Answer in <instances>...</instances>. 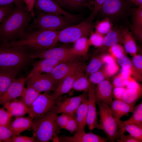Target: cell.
Segmentation results:
<instances>
[{
  "label": "cell",
  "mask_w": 142,
  "mask_h": 142,
  "mask_svg": "<svg viewBox=\"0 0 142 142\" xmlns=\"http://www.w3.org/2000/svg\"><path fill=\"white\" fill-rule=\"evenodd\" d=\"M23 2L15 4L0 26V44L20 39L27 31L33 17Z\"/></svg>",
  "instance_id": "1"
},
{
  "label": "cell",
  "mask_w": 142,
  "mask_h": 142,
  "mask_svg": "<svg viewBox=\"0 0 142 142\" xmlns=\"http://www.w3.org/2000/svg\"><path fill=\"white\" fill-rule=\"evenodd\" d=\"M58 32L46 30L27 31L19 39L0 44L22 47L30 53L54 47L58 42Z\"/></svg>",
  "instance_id": "2"
},
{
  "label": "cell",
  "mask_w": 142,
  "mask_h": 142,
  "mask_svg": "<svg viewBox=\"0 0 142 142\" xmlns=\"http://www.w3.org/2000/svg\"><path fill=\"white\" fill-rule=\"evenodd\" d=\"M24 49L18 47L0 46V69L18 76L32 66L34 59Z\"/></svg>",
  "instance_id": "3"
},
{
  "label": "cell",
  "mask_w": 142,
  "mask_h": 142,
  "mask_svg": "<svg viewBox=\"0 0 142 142\" xmlns=\"http://www.w3.org/2000/svg\"><path fill=\"white\" fill-rule=\"evenodd\" d=\"M58 105L43 117L33 119L31 128L36 142H48L58 135L60 128L55 119Z\"/></svg>",
  "instance_id": "4"
},
{
  "label": "cell",
  "mask_w": 142,
  "mask_h": 142,
  "mask_svg": "<svg viewBox=\"0 0 142 142\" xmlns=\"http://www.w3.org/2000/svg\"><path fill=\"white\" fill-rule=\"evenodd\" d=\"M96 103L100 116L98 129L103 130L110 142H114L119 138L121 135L125 133L121 127V120L114 117L108 104L102 102H97Z\"/></svg>",
  "instance_id": "5"
},
{
  "label": "cell",
  "mask_w": 142,
  "mask_h": 142,
  "mask_svg": "<svg viewBox=\"0 0 142 142\" xmlns=\"http://www.w3.org/2000/svg\"><path fill=\"white\" fill-rule=\"evenodd\" d=\"M130 0H106L97 16L100 19L107 17L113 23L127 21L133 8Z\"/></svg>",
  "instance_id": "6"
},
{
  "label": "cell",
  "mask_w": 142,
  "mask_h": 142,
  "mask_svg": "<svg viewBox=\"0 0 142 142\" xmlns=\"http://www.w3.org/2000/svg\"><path fill=\"white\" fill-rule=\"evenodd\" d=\"M35 19L34 24L38 30L59 31L74 22L61 14L45 13L34 9Z\"/></svg>",
  "instance_id": "7"
},
{
  "label": "cell",
  "mask_w": 142,
  "mask_h": 142,
  "mask_svg": "<svg viewBox=\"0 0 142 142\" xmlns=\"http://www.w3.org/2000/svg\"><path fill=\"white\" fill-rule=\"evenodd\" d=\"M65 98L62 96L55 99L52 97L49 93H40L28 108L29 117L33 119L43 117Z\"/></svg>",
  "instance_id": "8"
},
{
  "label": "cell",
  "mask_w": 142,
  "mask_h": 142,
  "mask_svg": "<svg viewBox=\"0 0 142 142\" xmlns=\"http://www.w3.org/2000/svg\"><path fill=\"white\" fill-rule=\"evenodd\" d=\"M94 26L88 19L76 25L67 26L58 32V40L63 43H74L79 39L90 35Z\"/></svg>",
  "instance_id": "9"
},
{
  "label": "cell",
  "mask_w": 142,
  "mask_h": 142,
  "mask_svg": "<svg viewBox=\"0 0 142 142\" xmlns=\"http://www.w3.org/2000/svg\"><path fill=\"white\" fill-rule=\"evenodd\" d=\"M30 56L35 59H50L64 62L81 60L78 55L72 48L53 47L48 49L31 53Z\"/></svg>",
  "instance_id": "10"
},
{
  "label": "cell",
  "mask_w": 142,
  "mask_h": 142,
  "mask_svg": "<svg viewBox=\"0 0 142 142\" xmlns=\"http://www.w3.org/2000/svg\"><path fill=\"white\" fill-rule=\"evenodd\" d=\"M25 83L27 86L33 87L40 93L53 92L58 85L46 73L33 75L28 78Z\"/></svg>",
  "instance_id": "11"
},
{
  "label": "cell",
  "mask_w": 142,
  "mask_h": 142,
  "mask_svg": "<svg viewBox=\"0 0 142 142\" xmlns=\"http://www.w3.org/2000/svg\"><path fill=\"white\" fill-rule=\"evenodd\" d=\"M84 64L81 60L65 62L57 65L49 73H46L59 84L71 73Z\"/></svg>",
  "instance_id": "12"
},
{
  "label": "cell",
  "mask_w": 142,
  "mask_h": 142,
  "mask_svg": "<svg viewBox=\"0 0 142 142\" xmlns=\"http://www.w3.org/2000/svg\"><path fill=\"white\" fill-rule=\"evenodd\" d=\"M95 84L91 83L88 91L87 125L90 130L94 128L98 129V113L97 110L95 98Z\"/></svg>",
  "instance_id": "13"
},
{
  "label": "cell",
  "mask_w": 142,
  "mask_h": 142,
  "mask_svg": "<svg viewBox=\"0 0 142 142\" xmlns=\"http://www.w3.org/2000/svg\"><path fill=\"white\" fill-rule=\"evenodd\" d=\"M86 65L85 64L73 71L60 81L55 90L50 93L52 97L57 98L68 93L73 88V83L76 78L82 73L85 72Z\"/></svg>",
  "instance_id": "14"
},
{
  "label": "cell",
  "mask_w": 142,
  "mask_h": 142,
  "mask_svg": "<svg viewBox=\"0 0 142 142\" xmlns=\"http://www.w3.org/2000/svg\"><path fill=\"white\" fill-rule=\"evenodd\" d=\"M34 9L45 13L59 14L71 19L74 22H77L78 17L63 10L54 0H35Z\"/></svg>",
  "instance_id": "15"
},
{
  "label": "cell",
  "mask_w": 142,
  "mask_h": 142,
  "mask_svg": "<svg viewBox=\"0 0 142 142\" xmlns=\"http://www.w3.org/2000/svg\"><path fill=\"white\" fill-rule=\"evenodd\" d=\"M28 78L22 76L17 78L6 90L0 95V105L19 97L24 88Z\"/></svg>",
  "instance_id": "16"
},
{
  "label": "cell",
  "mask_w": 142,
  "mask_h": 142,
  "mask_svg": "<svg viewBox=\"0 0 142 142\" xmlns=\"http://www.w3.org/2000/svg\"><path fill=\"white\" fill-rule=\"evenodd\" d=\"M88 91H84L81 95L72 97L65 98L58 105L57 114L67 113H76V110L83 101L87 98Z\"/></svg>",
  "instance_id": "17"
},
{
  "label": "cell",
  "mask_w": 142,
  "mask_h": 142,
  "mask_svg": "<svg viewBox=\"0 0 142 142\" xmlns=\"http://www.w3.org/2000/svg\"><path fill=\"white\" fill-rule=\"evenodd\" d=\"M61 142H106L108 138H104L92 133H86L85 131L75 133L72 136L62 135L59 137Z\"/></svg>",
  "instance_id": "18"
},
{
  "label": "cell",
  "mask_w": 142,
  "mask_h": 142,
  "mask_svg": "<svg viewBox=\"0 0 142 142\" xmlns=\"http://www.w3.org/2000/svg\"><path fill=\"white\" fill-rule=\"evenodd\" d=\"M113 88L109 78L106 79L97 84L95 90L96 102L105 103L110 107L113 101Z\"/></svg>",
  "instance_id": "19"
},
{
  "label": "cell",
  "mask_w": 142,
  "mask_h": 142,
  "mask_svg": "<svg viewBox=\"0 0 142 142\" xmlns=\"http://www.w3.org/2000/svg\"><path fill=\"white\" fill-rule=\"evenodd\" d=\"M65 62L50 59H45L34 62L32 68L27 76L28 78L35 74L50 72L56 66Z\"/></svg>",
  "instance_id": "20"
},
{
  "label": "cell",
  "mask_w": 142,
  "mask_h": 142,
  "mask_svg": "<svg viewBox=\"0 0 142 142\" xmlns=\"http://www.w3.org/2000/svg\"><path fill=\"white\" fill-rule=\"evenodd\" d=\"M33 119L22 116L16 117L8 126L14 136L20 135L24 131L31 128Z\"/></svg>",
  "instance_id": "21"
},
{
  "label": "cell",
  "mask_w": 142,
  "mask_h": 142,
  "mask_svg": "<svg viewBox=\"0 0 142 142\" xmlns=\"http://www.w3.org/2000/svg\"><path fill=\"white\" fill-rule=\"evenodd\" d=\"M135 106L130 105L123 100L115 99L110 106L111 112L115 118L120 119L133 112Z\"/></svg>",
  "instance_id": "22"
},
{
  "label": "cell",
  "mask_w": 142,
  "mask_h": 142,
  "mask_svg": "<svg viewBox=\"0 0 142 142\" xmlns=\"http://www.w3.org/2000/svg\"><path fill=\"white\" fill-rule=\"evenodd\" d=\"M132 24L130 26L132 33L141 42L142 41V5L134 8L131 15Z\"/></svg>",
  "instance_id": "23"
},
{
  "label": "cell",
  "mask_w": 142,
  "mask_h": 142,
  "mask_svg": "<svg viewBox=\"0 0 142 142\" xmlns=\"http://www.w3.org/2000/svg\"><path fill=\"white\" fill-rule=\"evenodd\" d=\"M2 105L13 116H22L28 113V108L19 99H15Z\"/></svg>",
  "instance_id": "24"
},
{
  "label": "cell",
  "mask_w": 142,
  "mask_h": 142,
  "mask_svg": "<svg viewBox=\"0 0 142 142\" xmlns=\"http://www.w3.org/2000/svg\"><path fill=\"white\" fill-rule=\"evenodd\" d=\"M122 44H123L122 29L113 26L112 30L104 36L102 46L109 48L115 45Z\"/></svg>",
  "instance_id": "25"
},
{
  "label": "cell",
  "mask_w": 142,
  "mask_h": 142,
  "mask_svg": "<svg viewBox=\"0 0 142 142\" xmlns=\"http://www.w3.org/2000/svg\"><path fill=\"white\" fill-rule=\"evenodd\" d=\"M121 29L123 47L125 52L132 56L136 54L138 47L131 32L128 28Z\"/></svg>",
  "instance_id": "26"
},
{
  "label": "cell",
  "mask_w": 142,
  "mask_h": 142,
  "mask_svg": "<svg viewBox=\"0 0 142 142\" xmlns=\"http://www.w3.org/2000/svg\"><path fill=\"white\" fill-rule=\"evenodd\" d=\"M87 109L88 100L87 98L80 104L76 112L78 127L75 133L85 131V127L87 125Z\"/></svg>",
  "instance_id": "27"
},
{
  "label": "cell",
  "mask_w": 142,
  "mask_h": 142,
  "mask_svg": "<svg viewBox=\"0 0 142 142\" xmlns=\"http://www.w3.org/2000/svg\"><path fill=\"white\" fill-rule=\"evenodd\" d=\"M142 94L141 85L136 88H126L123 95L122 100L131 105L134 106L141 98Z\"/></svg>",
  "instance_id": "28"
},
{
  "label": "cell",
  "mask_w": 142,
  "mask_h": 142,
  "mask_svg": "<svg viewBox=\"0 0 142 142\" xmlns=\"http://www.w3.org/2000/svg\"><path fill=\"white\" fill-rule=\"evenodd\" d=\"M116 62L121 67L130 69L132 71L133 78L138 81L141 82L142 75L137 71L133 65L131 60L125 54H123L118 57Z\"/></svg>",
  "instance_id": "29"
},
{
  "label": "cell",
  "mask_w": 142,
  "mask_h": 142,
  "mask_svg": "<svg viewBox=\"0 0 142 142\" xmlns=\"http://www.w3.org/2000/svg\"><path fill=\"white\" fill-rule=\"evenodd\" d=\"M27 86L24 88L19 99L29 108L40 93L31 86Z\"/></svg>",
  "instance_id": "30"
},
{
  "label": "cell",
  "mask_w": 142,
  "mask_h": 142,
  "mask_svg": "<svg viewBox=\"0 0 142 142\" xmlns=\"http://www.w3.org/2000/svg\"><path fill=\"white\" fill-rule=\"evenodd\" d=\"M17 76L14 74L0 69V95L6 90Z\"/></svg>",
  "instance_id": "31"
},
{
  "label": "cell",
  "mask_w": 142,
  "mask_h": 142,
  "mask_svg": "<svg viewBox=\"0 0 142 142\" xmlns=\"http://www.w3.org/2000/svg\"><path fill=\"white\" fill-rule=\"evenodd\" d=\"M132 116L128 119L122 121L123 124H132L142 128V102L135 106Z\"/></svg>",
  "instance_id": "32"
},
{
  "label": "cell",
  "mask_w": 142,
  "mask_h": 142,
  "mask_svg": "<svg viewBox=\"0 0 142 142\" xmlns=\"http://www.w3.org/2000/svg\"><path fill=\"white\" fill-rule=\"evenodd\" d=\"M91 83L89 81L85 72L82 73L75 80L73 85L74 90L78 91H88Z\"/></svg>",
  "instance_id": "33"
},
{
  "label": "cell",
  "mask_w": 142,
  "mask_h": 142,
  "mask_svg": "<svg viewBox=\"0 0 142 142\" xmlns=\"http://www.w3.org/2000/svg\"><path fill=\"white\" fill-rule=\"evenodd\" d=\"M72 48L74 51L80 56H86L88 53L89 45L87 37H82L75 41Z\"/></svg>",
  "instance_id": "34"
},
{
  "label": "cell",
  "mask_w": 142,
  "mask_h": 142,
  "mask_svg": "<svg viewBox=\"0 0 142 142\" xmlns=\"http://www.w3.org/2000/svg\"><path fill=\"white\" fill-rule=\"evenodd\" d=\"M113 24L109 18H105L98 21L95 25V32L105 36L112 30Z\"/></svg>",
  "instance_id": "35"
},
{
  "label": "cell",
  "mask_w": 142,
  "mask_h": 142,
  "mask_svg": "<svg viewBox=\"0 0 142 142\" xmlns=\"http://www.w3.org/2000/svg\"><path fill=\"white\" fill-rule=\"evenodd\" d=\"M101 56V55H99L94 57L88 64L86 65L85 73L87 77L90 74L98 71L101 68L103 64Z\"/></svg>",
  "instance_id": "36"
},
{
  "label": "cell",
  "mask_w": 142,
  "mask_h": 142,
  "mask_svg": "<svg viewBox=\"0 0 142 142\" xmlns=\"http://www.w3.org/2000/svg\"><path fill=\"white\" fill-rule=\"evenodd\" d=\"M122 127L126 131L136 139L142 142V128L132 124H123Z\"/></svg>",
  "instance_id": "37"
},
{
  "label": "cell",
  "mask_w": 142,
  "mask_h": 142,
  "mask_svg": "<svg viewBox=\"0 0 142 142\" xmlns=\"http://www.w3.org/2000/svg\"><path fill=\"white\" fill-rule=\"evenodd\" d=\"M134 78L131 76H124L120 73L114 77L112 84L113 87H125Z\"/></svg>",
  "instance_id": "38"
},
{
  "label": "cell",
  "mask_w": 142,
  "mask_h": 142,
  "mask_svg": "<svg viewBox=\"0 0 142 142\" xmlns=\"http://www.w3.org/2000/svg\"><path fill=\"white\" fill-rule=\"evenodd\" d=\"M89 80L93 84L97 85L101 82L108 78L104 71L103 68L98 71L90 74Z\"/></svg>",
  "instance_id": "39"
},
{
  "label": "cell",
  "mask_w": 142,
  "mask_h": 142,
  "mask_svg": "<svg viewBox=\"0 0 142 142\" xmlns=\"http://www.w3.org/2000/svg\"><path fill=\"white\" fill-rule=\"evenodd\" d=\"M90 35V37L88 39L89 46L92 45L95 47H100L102 45L104 36L93 31Z\"/></svg>",
  "instance_id": "40"
},
{
  "label": "cell",
  "mask_w": 142,
  "mask_h": 142,
  "mask_svg": "<svg viewBox=\"0 0 142 142\" xmlns=\"http://www.w3.org/2000/svg\"><path fill=\"white\" fill-rule=\"evenodd\" d=\"M14 136L13 132L8 126L0 125V140L1 142H11Z\"/></svg>",
  "instance_id": "41"
},
{
  "label": "cell",
  "mask_w": 142,
  "mask_h": 142,
  "mask_svg": "<svg viewBox=\"0 0 142 142\" xmlns=\"http://www.w3.org/2000/svg\"><path fill=\"white\" fill-rule=\"evenodd\" d=\"M108 49L109 54L116 61L117 58L121 55H126V53L124 48L121 44H117L110 47Z\"/></svg>",
  "instance_id": "42"
},
{
  "label": "cell",
  "mask_w": 142,
  "mask_h": 142,
  "mask_svg": "<svg viewBox=\"0 0 142 142\" xmlns=\"http://www.w3.org/2000/svg\"><path fill=\"white\" fill-rule=\"evenodd\" d=\"M12 115L4 107L0 106V125L8 126L12 121Z\"/></svg>",
  "instance_id": "43"
},
{
  "label": "cell",
  "mask_w": 142,
  "mask_h": 142,
  "mask_svg": "<svg viewBox=\"0 0 142 142\" xmlns=\"http://www.w3.org/2000/svg\"><path fill=\"white\" fill-rule=\"evenodd\" d=\"M60 115H57L55 122L57 125L60 128L64 129L70 119L72 114L62 113Z\"/></svg>",
  "instance_id": "44"
},
{
  "label": "cell",
  "mask_w": 142,
  "mask_h": 142,
  "mask_svg": "<svg viewBox=\"0 0 142 142\" xmlns=\"http://www.w3.org/2000/svg\"><path fill=\"white\" fill-rule=\"evenodd\" d=\"M103 68L107 77L109 78L118 72L119 69V66L116 62H115L106 64Z\"/></svg>",
  "instance_id": "45"
},
{
  "label": "cell",
  "mask_w": 142,
  "mask_h": 142,
  "mask_svg": "<svg viewBox=\"0 0 142 142\" xmlns=\"http://www.w3.org/2000/svg\"><path fill=\"white\" fill-rule=\"evenodd\" d=\"M78 127V124L76 113H73L64 129L72 133L76 131Z\"/></svg>",
  "instance_id": "46"
},
{
  "label": "cell",
  "mask_w": 142,
  "mask_h": 142,
  "mask_svg": "<svg viewBox=\"0 0 142 142\" xmlns=\"http://www.w3.org/2000/svg\"><path fill=\"white\" fill-rule=\"evenodd\" d=\"M106 0H94L92 11L88 19L92 21L97 16L102 7Z\"/></svg>",
  "instance_id": "47"
},
{
  "label": "cell",
  "mask_w": 142,
  "mask_h": 142,
  "mask_svg": "<svg viewBox=\"0 0 142 142\" xmlns=\"http://www.w3.org/2000/svg\"><path fill=\"white\" fill-rule=\"evenodd\" d=\"M131 61L135 68L142 75V55L136 54L133 56Z\"/></svg>",
  "instance_id": "48"
},
{
  "label": "cell",
  "mask_w": 142,
  "mask_h": 142,
  "mask_svg": "<svg viewBox=\"0 0 142 142\" xmlns=\"http://www.w3.org/2000/svg\"><path fill=\"white\" fill-rule=\"evenodd\" d=\"M35 142L36 140L33 136L28 137L20 135L14 136L11 142Z\"/></svg>",
  "instance_id": "49"
},
{
  "label": "cell",
  "mask_w": 142,
  "mask_h": 142,
  "mask_svg": "<svg viewBox=\"0 0 142 142\" xmlns=\"http://www.w3.org/2000/svg\"><path fill=\"white\" fill-rule=\"evenodd\" d=\"M85 0H67V5L74 7L85 6L88 7L92 10V8L88 3L85 2Z\"/></svg>",
  "instance_id": "50"
},
{
  "label": "cell",
  "mask_w": 142,
  "mask_h": 142,
  "mask_svg": "<svg viewBox=\"0 0 142 142\" xmlns=\"http://www.w3.org/2000/svg\"><path fill=\"white\" fill-rule=\"evenodd\" d=\"M126 88L125 87H113V93L114 99L122 100L123 94Z\"/></svg>",
  "instance_id": "51"
},
{
  "label": "cell",
  "mask_w": 142,
  "mask_h": 142,
  "mask_svg": "<svg viewBox=\"0 0 142 142\" xmlns=\"http://www.w3.org/2000/svg\"><path fill=\"white\" fill-rule=\"evenodd\" d=\"M119 138L120 139H117L115 140L119 142H142L130 134L125 135L122 134L120 135Z\"/></svg>",
  "instance_id": "52"
},
{
  "label": "cell",
  "mask_w": 142,
  "mask_h": 142,
  "mask_svg": "<svg viewBox=\"0 0 142 142\" xmlns=\"http://www.w3.org/2000/svg\"><path fill=\"white\" fill-rule=\"evenodd\" d=\"M14 4L0 7V26L4 17L13 7Z\"/></svg>",
  "instance_id": "53"
},
{
  "label": "cell",
  "mask_w": 142,
  "mask_h": 142,
  "mask_svg": "<svg viewBox=\"0 0 142 142\" xmlns=\"http://www.w3.org/2000/svg\"><path fill=\"white\" fill-rule=\"evenodd\" d=\"M26 6L28 11L32 16L33 20L35 19L34 4L35 0H22Z\"/></svg>",
  "instance_id": "54"
},
{
  "label": "cell",
  "mask_w": 142,
  "mask_h": 142,
  "mask_svg": "<svg viewBox=\"0 0 142 142\" xmlns=\"http://www.w3.org/2000/svg\"><path fill=\"white\" fill-rule=\"evenodd\" d=\"M101 59L103 64H108L116 62L115 59L110 54H105L101 55Z\"/></svg>",
  "instance_id": "55"
},
{
  "label": "cell",
  "mask_w": 142,
  "mask_h": 142,
  "mask_svg": "<svg viewBox=\"0 0 142 142\" xmlns=\"http://www.w3.org/2000/svg\"><path fill=\"white\" fill-rule=\"evenodd\" d=\"M23 1L22 0H0V7L16 4Z\"/></svg>",
  "instance_id": "56"
},
{
  "label": "cell",
  "mask_w": 142,
  "mask_h": 142,
  "mask_svg": "<svg viewBox=\"0 0 142 142\" xmlns=\"http://www.w3.org/2000/svg\"><path fill=\"white\" fill-rule=\"evenodd\" d=\"M120 73L126 77L131 76L133 74L132 72L130 69L123 67H121Z\"/></svg>",
  "instance_id": "57"
},
{
  "label": "cell",
  "mask_w": 142,
  "mask_h": 142,
  "mask_svg": "<svg viewBox=\"0 0 142 142\" xmlns=\"http://www.w3.org/2000/svg\"><path fill=\"white\" fill-rule=\"evenodd\" d=\"M131 3L134 5L139 6L142 5V0H130Z\"/></svg>",
  "instance_id": "58"
},
{
  "label": "cell",
  "mask_w": 142,
  "mask_h": 142,
  "mask_svg": "<svg viewBox=\"0 0 142 142\" xmlns=\"http://www.w3.org/2000/svg\"><path fill=\"white\" fill-rule=\"evenodd\" d=\"M60 6L67 5V0H54Z\"/></svg>",
  "instance_id": "59"
},
{
  "label": "cell",
  "mask_w": 142,
  "mask_h": 142,
  "mask_svg": "<svg viewBox=\"0 0 142 142\" xmlns=\"http://www.w3.org/2000/svg\"><path fill=\"white\" fill-rule=\"evenodd\" d=\"M52 140L53 142H59V137L58 135L54 137Z\"/></svg>",
  "instance_id": "60"
},
{
  "label": "cell",
  "mask_w": 142,
  "mask_h": 142,
  "mask_svg": "<svg viewBox=\"0 0 142 142\" xmlns=\"http://www.w3.org/2000/svg\"><path fill=\"white\" fill-rule=\"evenodd\" d=\"M1 142V140H0V142Z\"/></svg>",
  "instance_id": "61"
}]
</instances>
